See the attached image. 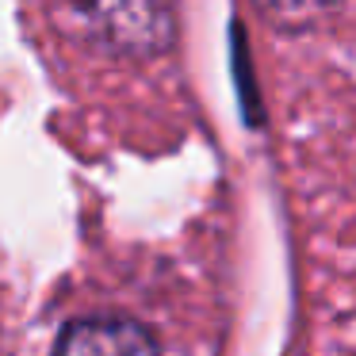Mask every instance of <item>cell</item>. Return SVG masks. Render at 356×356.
Masks as SVG:
<instances>
[{
    "label": "cell",
    "mask_w": 356,
    "mask_h": 356,
    "mask_svg": "<svg viewBox=\"0 0 356 356\" xmlns=\"http://www.w3.org/2000/svg\"><path fill=\"white\" fill-rule=\"evenodd\" d=\"M88 47L115 58H157L172 42V0H70Z\"/></svg>",
    "instance_id": "1"
},
{
    "label": "cell",
    "mask_w": 356,
    "mask_h": 356,
    "mask_svg": "<svg viewBox=\"0 0 356 356\" xmlns=\"http://www.w3.org/2000/svg\"><path fill=\"white\" fill-rule=\"evenodd\" d=\"M253 4L280 31H310L341 8V0H253Z\"/></svg>",
    "instance_id": "3"
},
{
    "label": "cell",
    "mask_w": 356,
    "mask_h": 356,
    "mask_svg": "<svg viewBox=\"0 0 356 356\" xmlns=\"http://www.w3.org/2000/svg\"><path fill=\"white\" fill-rule=\"evenodd\" d=\"M62 353H154L161 348V341L154 337V330L134 318L123 314H88V318H73L58 337Z\"/></svg>",
    "instance_id": "2"
}]
</instances>
